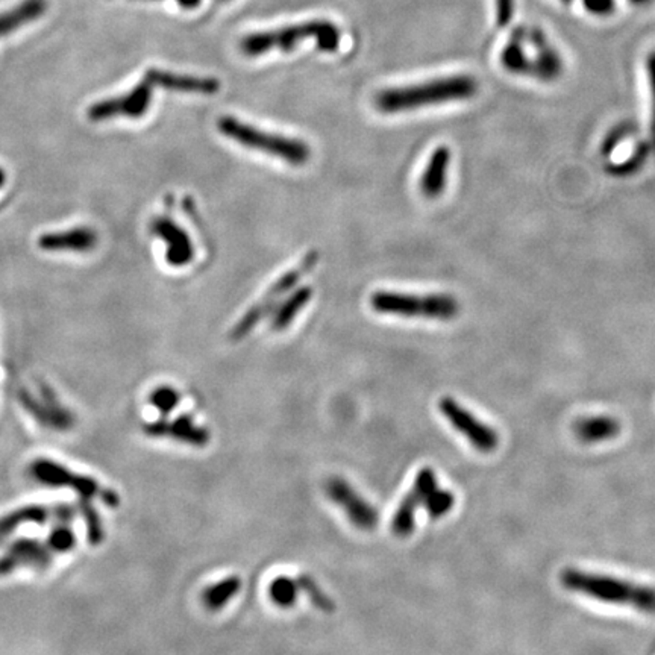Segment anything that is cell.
<instances>
[{"instance_id": "1", "label": "cell", "mask_w": 655, "mask_h": 655, "mask_svg": "<svg viewBox=\"0 0 655 655\" xmlns=\"http://www.w3.org/2000/svg\"><path fill=\"white\" fill-rule=\"evenodd\" d=\"M560 581L569 592L579 593L599 603L625 606L637 612L655 615V588L651 586L575 568L564 569Z\"/></svg>"}, {"instance_id": "2", "label": "cell", "mask_w": 655, "mask_h": 655, "mask_svg": "<svg viewBox=\"0 0 655 655\" xmlns=\"http://www.w3.org/2000/svg\"><path fill=\"white\" fill-rule=\"evenodd\" d=\"M478 92V82L468 75L439 77L433 81L411 85V87L391 88L381 92L375 99V105L381 112H413L422 106L440 105L448 102L468 101Z\"/></svg>"}, {"instance_id": "3", "label": "cell", "mask_w": 655, "mask_h": 655, "mask_svg": "<svg viewBox=\"0 0 655 655\" xmlns=\"http://www.w3.org/2000/svg\"><path fill=\"white\" fill-rule=\"evenodd\" d=\"M501 63L513 75L554 81L561 75L559 52L539 30H517L501 53Z\"/></svg>"}, {"instance_id": "4", "label": "cell", "mask_w": 655, "mask_h": 655, "mask_svg": "<svg viewBox=\"0 0 655 655\" xmlns=\"http://www.w3.org/2000/svg\"><path fill=\"white\" fill-rule=\"evenodd\" d=\"M314 40L322 52L333 53L337 50L342 41L340 31L336 24L327 20H311L296 26H287L281 30L265 31L247 35L240 43L241 52L247 57H260L272 50L292 52L305 40Z\"/></svg>"}, {"instance_id": "5", "label": "cell", "mask_w": 655, "mask_h": 655, "mask_svg": "<svg viewBox=\"0 0 655 655\" xmlns=\"http://www.w3.org/2000/svg\"><path fill=\"white\" fill-rule=\"evenodd\" d=\"M217 130L229 140H234L243 148L258 150L263 154L272 155L283 159L290 166H304L311 157L310 146L298 139H290L284 135L272 134L258 130L256 126L247 125L236 117L225 116L217 121Z\"/></svg>"}, {"instance_id": "6", "label": "cell", "mask_w": 655, "mask_h": 655, "mask_svg": "<svg viewBox=\"0 0 655 655\" xmlns=\"http://www.w3.org/2000/svg\"><path fill=\"white\" fill-rule=\"evenodd\" d=\"M371 307L376 313L393 314L399 318H420L429 320H453L460 313L457 299L449 294L396 293L381 290L371 296Z\"/></svg>"}, {"instance_id": "7", "label": "cell", "mask_w": 655, "mask_h": 655, "mask_svg": "<svg viewBox=\"0 0 655 655\" xmlns=\"http://www.w3.org/2000/svg\"><path fill=\"white\" fill-rule=\"evenodd\" d=\"M75 543L76 537L68 526H59L48 539L20 540L0 557V577L22 568H48L57 555L72 551Z\"/></svg>"}, {"instance_id": "8", "label": "cell", "mask_w": 655, "mask_h": 655, "mask_svg": "<svg viewBox=\"0 0 655 655\" xmlns=\"http://www.w3.org/2000/svg\"><path fill=\"white\" fill-rule=\"evenodd\" d=\"M318 263L319 252H309L296 267L290 269L289 272H285L284 275L278 278L272 284V287L265 292V296L256 304L252 305L251 309L243 314V318L234 325L231 333H229V338H231L232 342H238L241 338H245L263 319L267 318L272 311H275L276 307L280 305L281 298L285 293L292 292L299 281L302 280L307 274H310Z\"/></svg>"}, {"instance_id": "9", "label": "cell", "mask_w": 655, "mask_h": 655, "mask_svg": "<svg viewBox=\"0 0 655 655\" xmlns=\"http://www.w3.org/2000/svg\"><path fill=\"white\" fill-rule=\"evenodd\" d=\"M30 475L35 481L41 482L44 486L72 489L82 499L87 501L97 498L110 507H117L121 501L114 491L106 490L96 480L72 472L63 464L48 458H39L31 462Z\"/></svg>"}, {"instance_id": "10", "label": "cell", "mask_w": 655, "mask_h": 655, "mask_svg": "<svg viewBox=\"0 0 655 655\" xmlns=\"http://www.w3.org/2000/svg\"><path fill=\"white\" fill-rule=\"evenodd\" d=\"M439 408L444 419L453 425V429L462 434L478 453H491L497 451L499 446V435L497 431L475 417L453 398L448 396L442 398Z\"/></svg>"}, {"instance_id": "11", "label": "cell", "mask_w": 655, "mask_h": 655, "mask_svg": "<svg viewBox=\"0 0 655 655\" xmlns=\"http://www.w3.org/2000/svg\"><path fill=\"white\" fill-rule=\"evenodd\" d=\"M152 90L154 85L146 77L141 79L130 92L123 96L105 99L96 102L90 106L87 116L93 121H110L116 117H128V119H140L149 110L152 102Z\"/></svg>"}, {"instance_id": "12", "label": "cell", "mask_w": 655, "mask_h": 655, "mask_svg": "<svg viewBox=\"0 0 655 655\" xmlns=\"http://www.w3.org/2000/svg\"><path fill=\"white\" fill-rule=\"evenodd\" d=\"M325 490H327L329 501H333L336 506L343 508L347 519L355 528L372 531L378 526L380 515L375 507L372 506L371 502H367L346 480L338 477L331 478V480H328Z\"/></svg>"}, {"instance_id": "13", "label": "cell", "mask_w": 655, "mask_h": 655, "mask_svg": "<svg viewBox=\"0 0 655 655\" xmlns=\"http://www.w3.org/2000/svg\"><path fill=\"white\" fill-rule=\"evenodd\" d=\"M439 489V481L431 468L420 469L416 477L413 489L405 495L400 502L393 521H391V531L396 537L407 539L415 533L416 513L420 506H424L429 495Z\"/></svg>"}, {"instance_id": "14", "label": "cell", "mask_w": 655, "mask_h": 655, "mask_svg": "<svg viewBox=\"0 0 655 655\" xmlns=\"http://www.w3.org/2000/svg\"><path fill=\"white\" fill-rule=\"evenodd\" d=\"M143 431L154 439H174L198 448L210 444V431L199 426L193 417L188 415L179 416L174 420H167L166 417L155 420L146 424Z\"/></svg>"}, {"instance_id": "15", "label": "cell", "mask_w": 655, "mask_h": 655, "mask_svg": "<svg viewBox=\"0 0 655 655\" xmlns=\"http://www.w3.org/2000/svg\"><path fill=\"white\" fill-rule=\"evenodd\" d=\"M150 229L159 237L166 245V260L174 267H184L190 265L194 258L193 243L187 232L169 217H155L150 223Z\"/></svg>"}, {"instance_id": "16", "label": "cell", "mask_w": 655, "mask_h": 655, "mask_svg": "<svg viewBox=\"0 0 655 655\" xmlns=\"http://www.w3.org/2000/svg\"><path fill=\"white\" fill-rule=\"evenodd\" d=\"M99 241L96 231L90 227H75L66 231L46 232L39 238V247L44 252H75L85 254L94 249Z\"/></svg>"}, {"instance_id": "17", "label": "cell", "mask_w": 655, "mask_h": 655, "mask_svg": "<svg viewBox=\"0 0 655 655\" xmlns=\"http://www.w3.org/2000/svg\"><path fill=\"white\" fill-rule=\"evenodd\" d=\"M20 402L23 404L24 408L39 420L40 424L53 429L72 428L75 424V416L64 408L63 405H59L57 399L50 395V390L43 391L41 398L31 395L30 391H22L20 393Z\"/></svg>"}, {"instance_id": "18", "label": "cell", "mask_w": 655, "mask_h": 655, "mask_svg": "<svg viewBox=\"0 0 655 655\" xmlns=\"http://www.w3.org/2000/svg\"><path fill=\"white\" fill-rule=\"evenodd\" d=\"M73 510L70 507H48V506H28L10 511L6 515L0 516V542L10 537L20 526L30 525V524H46L50 517H61L67 521L72 517Z\"/></svg>"}, {"instance_id": "19", "label": "cell", "mask_w": 655, "mask_h": 655, "mask_svg": "<svg viewBox=\"0 0 655 655\" xmlns=\"http://www.w3.org/2000/svg\"><path fill=\"white\" fill-rule=\"evenodd\" d=\"M143 77H146L154 87L166 88L172 92L214 94L220 90V82L214 77L176 75V73L166 72V70H158V68H149Z\"/></svg>"}, {"instance_id": "20", "label": "cell", "mask_w": 655, "mask_h": 655, "mask_svg": "<svg viewBox=\"0 0 655 655\" xmlns=\"http://www.w3.org/2000/svg\"><path fill=\"white\" fill-rule=\"evenodd\" d=\"M449 164H451V150L446 146H440L431 154L420 178V192L425 198L435 199L444 193Z\"/></svg>"}, {"instance_id": "21", "label": "cell", "mask_w": 655, "mask_h": 655, "mask_svg": "<svg viewBox=\"0 0 655 655\" xmlns=\"http://www.w3.org/2000/svg\"><path fill=\"white\" fill-rule=\"evenodd\" d=\"M621 422H617L612 416H592L575 422L573 433L577 439L583 444H603L608 440L616 439L621 434Z\"/></svg>"}, {"instance_id": "22", "label": "cell", "mask_w": 655, "mask_h": 655, "mask_svg": "<svg viewBox=\"0 0 655 655\" xmlns=\"http://www.w3.org/2000/svg\"><path fill=\"white\" fill-rule=\"evenodd\" d=\"M48 8L46 0H23L14 10L0 14V37L11 34L22 28L23 24L31 23L44 14Z\"/></svg>"}, {"instance_id": "23", "label": "cell", "mask_w": 655, "mask_h": 655, "mask_svg": "<svg viewBox=\"0 0 655 655\" xmlns=\"http://www.w3.org/2000/svg\"><path fill=\"white\" fill-rule=\"evenodd\" d=\"M311 298H313V289L309 285L294 290L292 296L275 310V316H274L272 323H270L272 331L281 333V331L287 329L293 323L296 316L307 307Z\"/></svg>"}, {"instance_id": "24", "label": "cell", "mask_w": 655, "mask_h": 655, "mask_svg": "<svg viewBox=\"0 0 655 655\" xmlns=\"http://www.w3.org/2000/svg\"><path fill=\"white\" fill-rule=\"evenodd\" d=\"M241 579L236 575L228 577V579L219 581V583L211 584L207 588H203L201 595L203 607L208 612H220L227 607V604L237 597V593L240 592Z\"/></svg>"}, {"instance_id": "25", "label": "cell", "mask_w": 655, "mask_h": 655, "mask_svg": "<svg viewBox=\"0 0 655 655\" xmlns=\"http://www.w3.org/2000/svg\"><path fill=\"white\" fill-rule=\"evenodd\" d=\"M298 581L290 577H276L269 586V597L276 607L292 608L298 601Z\"/></svg>"}, {"instance_id": "26", "label": "cell", "mask_w": 655, "mask_h": 655, "mask_svg": "<svg viewBox=\"0 0 655 655\" xmlns=\"http://www.w3.org/2000/svg\"><path fill=\"white\" fill-rule=\"evenodd\" d=\"M296 581H298L299 590H302L309 597L310 603L313 604L318 610L323 613H333L336 610L333 599L323 592L320 586L310 575H299Z\"/></svg>"}, {"instance_id": "27", "label": "cell", "mask_w": 655, "mask_h": 655, "mask_svg": "<svg viewBox=\"0 0 655 655\" xmlns=\"http://www.w3.org/2000/svg\"><path fill=\"white\" fill-rule=\"evenodd\" d=\"M453 506H455V495L453 491L442 490V489L434 490L424 504L431 519L444 517L453 510Z\"/></svg>"}, {"instance_id": "28", "label": "cell", "mask_w": 655, "mask_h": 655, "mask_svg": "<svg viewBox=\"0 0 655 655\" xmlns=\"http://www.w3.org/2000/svg\"><path fill=\"white\" fill-rule=\"evenodd\" d=\"M150 404L158 409L163 417L169 416L179 404V393L174 387L159 386L149 396Z\"/></svg>"}, {"instance_id": "29", "label": "cell", "mask_w": 655, "mask_h": 655, "mask_svg": "<svg viewBox=\"0 0 655 655\" xmlns=\"http://www.w3.org/2000/svg\"><path fill=\"white\" fill-rule=\"evenodd\" d=\"M82 511H84V517L87 522L88 540L93 544L101 543L102 539H103V526H102L101 517L90 504L82 507Z\"/></svg>"}, {"instance_id": "30", "label": "cell", "mask_w": 655, "mask_h": 655, "mask_svg": "<svg viewBox=\"0 0 655 655\" xmlns=\"http://www.w3.org/2000/svg\"><path fill=\"white\" fill-rule=\"evenodd\" d=\"M646 155H648V146L643 145L641 149L637 150L636 155L632 159H628L626 163L613 166L610 172L615 175H626L634 172V170L641 167L642 164L645 163Z\"/></svg>"}, {"instance_id": "31", "label": "cell", "mask_w": 655, "mask_h": 655, "mask_svg": "<svg viewBox=\"0 0 655 655\" xmlns=\"http://www.w3.org/2000/svg\"><path fill=\"white\" fill-rule=\"evenodd\" d=\"M588 13L595 15H608L615 11V0H583Z\"/></svg>"}, {"instance_id": "32", "label": "cell", "mask_w": 655, "mask_h": 655, "mask_svg": "<svg viewBox=\"0 0 655 655\" xmlns=\"http://www.w3.org/2000/svg\"><path fill=\"white\" fill-rule=\"evenodd\" d=\"M513 15V0H497V17L501 26H506Z\"/></svg>"}, {"instance_id": "33", "label": "cell", "mask_w": 655, "mask_h": 655, "mask_svg": "<svg viewBox=\"0 0 655 655\" xmlns=\"http://www.w3.org/2000/svg\"><path fill=\"white\" fill-rule=\"evenodd\" d=\"M648 75H650L651 93L655 99V53L648 58Z\"/></svg>"}, {"instance_id": "34", "label": "cell", "mask_w": 655, "mask_h": 655, "mask_svg": "<svg viewBox=\"0 0 655 655\" xmlns=\"http://www.w3.org/2000/svg\"><path fill=\"white\" fill-rule=\"evenodd\" d=\"M179 5H183L184 8H196V6L201 5V2L202 0H178Z\"/></svg>"}, {"instance_id": "35", "label": "cell", "mask_w": 655, "mask_h": 655, "mask_svg": "<svg viewBox=\"0 0 655 655\" xmlns=\"http://www.w3.org/2000/svg\"><path fill=\"white\" fill-rule=\"evenodd\" d=\"M652 102H654V106H652V125H651V130H652V143H654L655 150V99H652Z\"/></svg>"}, {"instance_id": "36", "label": "cell", "mask_w": 655, "mask_h": 655, "mask_svg": "<svg viewBox=\"0 0 655 655\" xmlns=\"http://www.w3.org/2000/svg\"><path fill=\"white\" fill-rule=\"evenodd\" d=\"M5 183H6L5 170H4V169H2V167H0V188L4 187V185H5Z\"/></svg>"}, {"instance_id": "37", "label": "cell", "mask_w": 655, "mask_h": 655, "mask_svg": "<svg viewBox=\"0 0 655 655\" xmlns=\"http://www.w3.org/2000/svg\"><path fill=\"white\" fill-rule=\"evenodd\" d=\"M633 2H636V4H645L648 0H633Z\"/></svg>"}, {"instance_id": "38", "label": "cell", "mask_w": 655, "mask_h": 655, "mask_svg": "<svg viewBox=\"0 0 655 655\" xmlns=\"http://www.w3.org/2000/svg\"><path fill=\"white\" fill-rule=\"evenodd\" d=\"M563 2H570V0H563Z\"/></svg>"}]
</instances>
